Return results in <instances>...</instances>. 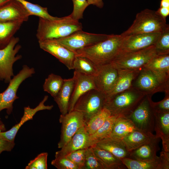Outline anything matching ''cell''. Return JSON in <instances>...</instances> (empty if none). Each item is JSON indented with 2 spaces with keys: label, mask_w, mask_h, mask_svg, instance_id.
I'll return each mask as SVG.
<instances>
[{
  "label": "cell",
  "mask_w": 169,
  "mask_h": 169,
  "mask_svg": "<svg viewBox=\"0 0 169 169\" xmlns=\"http://www.w3.org/2000/svg\"><path fill=\"white\" fill-rule=\"evenodd\" d=\"M11 0H0V7Z\"/></svg>",
  "instance_id": "48"
},
{
  "label": "cell",
  "mask_w": 169,
  "mask_h": 169,
  "mask_svg": "<svg viewBox=\"0 0 169 169\" xmlns=\"http://www.w3.org/2000/svg\"><path fill=\"white\" fill-rule=\"evenodd\" d=\"M161 33H141L124 36L119 53L138 51L155 45Z\"/></svg>",
  "instance_id": "14"
},
{
  "label": "cell",
  "mask_w": 169,
  "mask_h": 169,
  "mask_svg": "<svg viewBox=\"0 0 169 169\" xmlns=\"http://www.w3.org/2000/svg\"><path fill=\"white\" fill-rule=\"evenodd\" d=\"M110 115L109 110L104 107L100 111L92 117L84 126L88 134L91 135L94 134Z\"/></svg>",
  "instance_id": "33"
},
{
  "label": "cell",
  "mask_w": 169,
  "mask_h": 169,
  "mask_svg": "<svg viewBox=\"0 0 169 169\" xmlns=\"http://www.w3.org/2000/svg\"><path fill=\"white\" fill-rule=\"evenodd\" d=\"M20 3L25 8L29 15H35L44 19L55 20L59 17L53 16L49 13L47 8L35 4L25 0H16Z\"/></svg>",
  "instance_id": "35"
},
{
  "label": "cell",
  "mask_w": 169,
  "mask_h": 169,
  "mask_svg": "<svg viewBox=\"0 0 169 169\" xmlns=\"http://www.w3.org/2000/svg\"><path fill=\"white\" fill-rule=\"evenodd\" d=\"M116 117L115 116L110 115L95 132L89 135L92 146L100 140L110 136Z\"/></svg>",
  "instance_id": "31"
},
{
  "label": "cell",
  "mask_w": 169,
  "mask_h": 169,
  "mask_svg": "<svg viewBox=\"0 0 169 169\" xmlns=\"http://www.w3.org/2000/svg\"><path fill=\"white\" fill-rule=\"evenodd\" d=\"M163 169H169V152L162 149L159 156Z\"/></svg>",
  "instance_id": "44"
},
{
  "label": "cell",
  "mask_w": 169,
  "mask_h": 169,
  "mask_svg": "<svg viewBox=\"0 0 169 169\" xmlns=\"http://www.w3.org/2000/svg\"><path fill=\"white\" fill-rule=\"evenodd\" d=\"M124 38L121 34H110L105 40L74 53L88 58L97 66L110 63L119 54Z\"/></svg>",
  "instance_id": "1"
},
{
  "label": "cell",
  "mask_w": 169,
  "mask_h": 169,
  "mask_svg": "<svg viewBox=\"0 0 169 169\" xmlns=\"http://www.w3.org/2000/svg\"><path fill=\"white\" fill-rule=\"evenodd\" d=\"M95 145L120 159L130 158V152L127 150L122 140L109 137L100 140Z\"/></svg>",
  "instance_id": "24"
},
{
  "label": "cell",
  "mask_w": 169,
  "mask_h": 169,
  "mask_svg": "<svg viewBox=\"0 0 169 169\" xmlns=\"http://www.w3.org/2000/svg\"><path fill=\"white\" fill-rule=\"evenodd\" d=\"M92 146L90 136L84 126L77 131L64 146L56 152L55 156H66L76 150Z\"/></svg>",
  "instance_id": "20"
},
{
  "label": "cell",
  "mask_w": 169,
  "mask_h": 169,
  "mask_svg": "<svg viewBox=\"0 0 169 169\" xmlns=\"http://www.w3.org/2000/svg\"><path fill=\"white\" fill-rule=\"evenodd\" d=\"M15 145L14 142L8 141L0 137V154L3 151H11Z\"/></svg>",
  "instance_id": "43"
},
{
  "label": "cell",
  "mask_w": 169,
  "mask_h": 169,
  "mask_svg": "<svg viewBox=\"0 0 169 169\" xmlns=\"http://www.w3.org/2000/svg\"><path fill=\"white\" fill-rule=\"evenodd\" d=\"M156 54L153 45L138 51L120 53L111 63L118 70H139Z\"/></svg>",
  "instance_id": "5"
},
{
  "label": "cell",
  "mask_w": 169,
  "mask_h": 169,
  "mask_svg": "<svg viewBox=\"0 0 169 169\" xmlns=\"http://www.w3.org/2000/svg\"><path fill=\"white\" fill-rule=\"evenodd\" d=\"M64 82V79L60 76L51 73L45 79L43 86L44 90L54 98L60 90Z\"/></svg>",
  "instance_id": "34"
},
{
  "label": "cell",
  "mask_w": 169,
  "mask_h": 169,
  "mask_svg": "<svg viewBox=\"0 0 169 169\" xmlns=\"http://www.w3.org/2000/svg\"><path fill=\"white\" fill-rule=\"evenodd\" d=\"M92 147L95 156L104 169L127 168L120 159L110 152L99 147L96 145Z\"/></svg>",
  "instance_id": "25"
},
{
  "label": "cell",
  "mask_w": 169,
  "mask_h": 169,
  "mask_svg": "<svg viewBox=\"0 0 169 169\" xmlns=\"http://www.w3.org/2000/svg\"><path fill=\"white\" fill-rule=\"evenodd\" d=\"M38 42L41 49L56 57L69 70L73 69V62L75 56L73 52L59 43L55 39Z\"/></svg>",
  "instance_id": "15"
},
{
  "label": "cell",
  "mask_w": 169,
  "mask_h": 169,
  "mask_svg": "<svg viewBox=\"0 0 169 169\" xmlns=\"http://www.w3.org/2000/svg\"><path fill=\"white\" fill-rule=\"evenodd\" d=\"M155 46L157 54H169V26L161 33Z\"/></svg>",
  "instance_id": "36"
},
{
  "label": "cell",
  "mask_w": 169,
  "mask_h": 169,
  "mask_svg": "<svg viewBox=\"0 0 169 169\" xmlns=\"http://www.w3.org/2000/svg\"><path fill=\"white\" fill-rule=\"evenodd\" d=\"M72 0L73 4V9L70 15L74 19L79 21L83 18L84 12L89 5L87 0Z\"/></svg>",
  "instance_id": "40"
},
{
  "label": "cell",
  "mask_w": 169,
  "mask_h": 169,
  "mask_svg": "<svg viewBox=\"0 0 169 169\" xmlns=\"http://www.w3.org/2000/svg\"><path fill=\"white\" fill-rule=\"evenodd\" d=\"M97 66V73L93 77L95 84L97 90L106 95L115 84L118 70L112 63Z\"/></svg>",
  "instance_id": "13"
},
{
  "label": "cell",
  "mask_w": 169,
  "mask_h": 169,
  "mask_svg": "<svg viewBox=\"0 0 169 169\" xmlns=\"http://www.w3.org/2000/svg\"><path fill=\"white\" fill-rule=\"evenodd\" d=\"M84 169H104L95 156L92 146L86 149Z\"/></svg>",
  "instance_id": "37"
},
{
  "label": "cell",
  "mask_w": 169,
  "mask_h": 169,
  "mask_svg": "<svg viewBox=\"0 0 169 169\" xmlns=\"http://www.w3.org/2000/svg\"><path fill=\"white\" fill-rule=\"evenodd\" d=\"M51 164L58 169H78L77 166L66 156H55Z\"/></svg>",
  "instance_id": "41"
},
{
  "label": "cell",
  "mask_w": 169,
  "mask_h": 169,
  "mask_svg": "<svg viewBox=\"0 0 169 169\" xmlns=\"http://www.w3.org/2000/svg\"><path fill=\"white\" fill-rule=\"evenodd\" d=\"M61 124L60 139L58 143V147L61 148L64 146L81 128L85 123L82 114L73 110L65 115L61 114L59 118Z\"/></svg>",
  "instance_id": "11"
},
{
  "label": "cell",
  "mask_w": 169,
  "mask_h": 169,
  "mask_svg": "<svg viewBox=\"0 0 169 169\" xmlns=\"http://www.w3.org/2000/svg\"><path fill=\"white\" fill-rule=\"evenodd\" d=\"M19 41L18 37H14L6 47L0 49V80H4L6 83H9L14 76V63L22 57L21 55H16L21 48V45H16Z\"/></svg>",
  "instance_id": "9"
},
{
  "label": "cell",
  "mask_w": 169,
  "mask_h": 169,
  "mask_svg": "<svg viewBox=\"0 0 169 169\" xmlns=\"http://www.w3.org/2000/svg\"><path fill=\"white\" fill-rule=\"evenodd\" d=\"M143 68L150 70L162 83L169 85V54H156Z\"/></svg>",
  "instance_id": "19"
},
{
  "label": "cell",
  "mask_w": 169,
  "mask_h": 169,
  "mask_svg": "<svg viewBox=\"0 0 169 169\" xmlns=\"http://www.w3.org/2000/svg\"><path fill=\"white\" fill-rule=\"evenodd\" d=\"M48 98V96L45 95L43 100L34 108H31L29 106L24 107L23 115L19 123L8 131L3 132L0 130V137L8 141L14 142L18 131L25 122L33 120V116L38 111L43 110H50L53 108V105H44Z\"/></svg>",
  "instance_id": "17"
},
{
  "label": "cell",
  "mask_w": 169,
  "mask_h": 169,
  "mask_svg": "<svg viewBox=\"0 0 169 169\" xmlns=\"http://www.w3.org/2000/svg\"><path fill=\"white\" fill-rule=\"evenodd\" d=\"M82 23L70 15L55 20L39 18L36 36L38 41L67 37L82 30Z\"/></svg>",
  "instance_id": "2"
},
{
  "label": "cell",
  "mask_w": 169,
  "mask_h": 169,
  "mask_svg": "<svg viewBox=\"0 0 169 169\" xmlns=\"http://www.w3.org/2000/svg\"><path fill=\"white\" fill-rule=\"evenodd\" d=\"M73 77L74 83L69 101L68 112L73 110L76 102L81 95L90 90H97L93 76L87 75L74 70Z\"/></svg>",
  "instance_id": "16"
},
{
  "label": "cell",
  "mask_w": 169,
  "mask_h": 169,
  "mask_svg": "<svg viewBox=\"0 0 169 169\" xmlns=\"http://www.w3.org/2000/svg\"><path fill=\"white\" fill-rule=\"evenodd\" d=\"M23 23L21 21L0 22V49L8 44Z\"/></svg>",
  "instance_id": "28"
},
{
  "label": "cell",
  "mask_w": 169,
  "mask_h": 169,
  "mask_svg": "<svg viewBox=\"0 0 169 169\" xmlns=\"http://www.w3.org/2000/svg\"><path fill=\"white\" fill-rule=\"evenodd\" d=\"M132 86L146 95L151 96L159 92H169V85L162 83L150 70L143 68Z\"/></svg>",
  "instance_id": "12"
},
{
  "label": "cell",
  "mask_w": 169,
  "mask_h": 169,
  "mask_svg": "<svg viewBox=\"0 0 169 169\" xmlns=\"http://www.w3.org/2000/svg\"><path fill=\"white\" fill-rule=\"evenodd\" d=\"M73 78L64 79L63 85L57 96L54 98L62 115L68 113L69 100L73 89Z\"/></svg>",
  "instance_id": "26"
},
{
  "label": "cell",
  "mask_w": 169,
  "mask_h": 169,
  "mask_svg": "<svg viewBox=\"0 0 169 169\" xmlns=\"http://www.w3.org/2000/svg\"><path fill=\"white\" fill-rule=\"evenodd\" d=\"M169 25L156 11L145 9L137 13L132 24L121 34L126 36L141 33L162 32Z\"/></svg>",
  "instance_id": "4"
},
{
  "label": "cell",
  "mask_w": 169,
  "mask_h": 169,
  "mask_svg": "<svg viewBox=\"0 0 169 169\" xmlns=\"http://www.w3.org/2000/svg\"><path fill=\"white\" fill-rule=\"evenodd\" d=\"M137 130L129 118L116 117L110 137L122 140L130 133Z\"/></svg>",
  "instance_id": "29"
},
{
  "label": "cell",
  "mask_w": 169,
  "mask_h": 169,
  "mask_svg": "<svg viewBox=\"0 0 169 169\" xmlns=\"http://www.w3.org/2000/svg\"><path fill=\"white\" fill-rule=\"evenodd\" d=\"M154 111L155 135L161 140L162 149L169 152V111Z\"/></svg>",
  "instance_id": "22"
},
{
  "label": "cell",
  "mask_w": 169,
  "mask_h": 169,
  "mask_svg": "<svg viewBox=\"0 0 169 169\" xmlns=\"http://www.w3.org/2000/svg\"><path fill=\"white\" fill-rule=\"evenodd\" d=\"M2 93H0V100H1L2 96Z\"/></svg>",
  "instance_id": "50"
},
{
  "label": "cell",
  "mask_w": 169,
  "mask_h": 169,
  "mask_svg": "<svg viewBox=\"0 0 169 169\" xmlns=\"http://www.w3.org/2000/svg\"><path fill=\"white\" fill-rule=\"evenodd\" d=\"M89 5H93L101 8L104 6L103 0H87Z\"/></svg>",
  "instance_id": "46"
},
{
  "label": "cell",
  "mask_w": 169,
  "mask_h": 169,
  "mask_svg": "<svg viewBox=\"0 0 169 169\" xmlns=\"http://www.w3.org/2000/svg\"><path fill=\"white\" fill-rule=\"evenodd\" d=\"M86 149L76 150L66 156L77 166L78 169H84Z\"/></svg>",
  "instance_id": "38"
},
{
  "label": "cell",
  "mask_w": 169,
  "mask_h": 169,
  "mask_svg": "<svg viewBox=\"0 0 169 169\" xmlns=\"http://www.w3.org/2000/svg\"><path fill=\"white\" fill-rule=\"evenodd\" d=\"M159 141L160 138L155 136L148 142L130 152L129 158L147 161L159 159L160 157L157 156L156 153L160 149Z\"/></svg>",
  "instance_id": "21"
},
{
  "label": "cell",
  "mask_w": 169,
  "mask_h": 169,
  "mask_svg": "<svg viewBox=\"0 0 169 169\" xmlns=\"http://www.w3.org/2000/svg\"><path fill=\"white\" fill-rule=\"evenodd\" d=\"M141 69L118 70L117 79L111 90L105 95V99L111 98L131 88L132 86L133 80L136 78Z\"/></svg>",
  "instance_id": "23"
},
{
  "label": "cell",
  "mask_w": 169,
  "mask_h": 169,
  "mask_svg": "<svg viewBox=\"0 0 169 169\" xmlns=\"http://www.w3.org/2000/svg\"><path fill=\"white\" fill-rule=\"evenodd\" d=\"M146 95L132 86L115 96L105 99L104 107L111 115L128 118Z\"/></svg>",
  "instance_id": "3"
},
{
  "label": "cell",
  "mask_w": 169,
  "mask_h": 169,
  "mask_svg": "<svg viewBox=\"0 0 169 169\" xmlns=\"http://www.w3.org/2000/svg\"><path fill=\"white\" fill-rule=\"evenodd\" d=\"M105 95L96 89L90 90L78 99L73 110L81 113L86 124L104 107Z\"/></svg>",
  "instance_id": "7"
},
{
  "label": "cell",
  "mask_w": 169,
  "mask_h": 169,
  "mask_svg": "<svg viewBox=\"0 0 169 169\" xmlns=\"http://www.w3.org/2000/svg\"><path fill=\"white\" fill-rule=\"evenodd\" d=\"M110 34H95L78 31L65 37L55 39L59 43L74 53L93 45L108 38Z\"/></svg>",
  "instance_id": "8"
},
{
  "label": "cell",
  "mask_w": 169,
  "mask_h": 169,
  "mask_svg": "<svg viewBox=\"0 0 169 169\" xmlns=\"http://www.w3.org/2000/svg\"><path fill=\"white\" fill-rule=\"evenodd\" d=\"M160 7L169 8V0H161Z\"/></svg>",
  "instance_id": "47"
},
{
  "label": "cell",
  "mask_w": 169,
  "mask_h": 169,
  "mask_svg": "<svg viewBox=\"0 0 169 169\" xmlns=\"http://www.w3.org/2000/svg\"><path fill=\"white\" fill-rule=\"evenodd\" d=\"M73 69L81 73L94 76L97 70V66L88 58L75 55L73 62Z\"/></svg>",
  "instance_id": "30"
},
{
  "label": "cell",
  "mask_w": 169,
  "mask_h": 169,
  "mask_svg": "<svg viewBox=\"0 0 169 169\" xmlns=\"http://www.w3.org/2000/svg\"><path fill=\"white\" fill-rule=\"evenodd\" d=\"M151 97L146 95L128 118L137 130L153 133L154 131L155 115Z\"/></svg>",
  "instance_id": "6"
},
{
  "label": "cell",
  "mask_w": 169,
  "mask_h": 169,
  "mask_svg": "<svg viewBox=\"0 0 169 169\" xmlns=\"http://www.w3.org/2000/svg\"><path fill=\"white\" fill-rule=\"evenodd\" d=\"M152 133H147L136 130L122 139L129 152L138 148L155 136Z\"/></svg>",
  "instance_id": "27"
},
{
  "label": "cell",
  "mask_w": 169,
  "mask_h": 169,
  "mask_svg": "<svg viewBox=\"0 0 169 169\" xmlns=\"http://www.w3.org/2000/svg\"><path fill=\"white\" fill-rule=\"evenodd\" d=\"M157 13L164 19L169 15V8L160 7L156 11Z\"/></svg>",
  "instance_id": "45"
},
{
  "label": "cell",
  "mask_w": 169,
  "mask_h": 169,
  "mask_svg": "<svg viewBox=\"0 0 169 169\" xmlns=\"http://www.w3.org/2000/svg\"><path fill=\"white\" fill-rule=\"evenodd\" d=\"M48 156L47 152H43L39 154L34 159L30 161L25 169H47Z\"/></svg>",
  "instance_id": "39"
},
{
  "label": "cell",
  "mask_w": 169,
  "mask_h": 169,
  "mask_svg": "<svg viewBox=\"0 0 169 169\" xmlns=\"http://www.w3.org/2000/svg\"><path fill=\"white\" fill-rule=\"evenodd\" d=\"M33 68H30L24 65L22 69L9 82L6 89L2 93L0 100V112L3 109H7L8 115L12 112L13 103L19 98L16 95L18 89L22 82L27 78L31 77L35 73Z\"/></svg>",
  "instance_id": "10"
},
{
  "label": "cell",
  "mask_w": 169,
  "mask_h": 169,
  "mask_svg": "<svg viewBox=\"0 0 169 169\" xmlns=\"http://www.w3.org/2000/svg\"><path fill=\"white\" fill-rule=\"evenodd\" d=\"M30 16L23 6L16 0H11L0 7V22H26Z\"/></svg>",
  "instance_id": "18"
},
{
  "label": "cell",
  "mask_w": 169,
  "mask_h": 169,
  "mask_svg": "<svg viewBox=\"0 0 169 169\" xmlns=\"http://www.w3.org/2000/svg\"><path fill=\"white\" fill-rule=\"evenodd\" d=\"M5 130L4 125L2 122L0 120V130L1 131H5Z\"/></svg>",
  "instance_id": "49"
},
{
  "label": "cell",
  "mask_w": 169,
  "mask_h": 169,
  "mask_svg": "<svg viewBox=\"0 0 169 169\" xmlns=\"http://www.w3.org/2000/svg\"><path fill=\"white\" fill-rule=\"evenodd\" d=\"M128 169H163L161 160L147 161L133 159L129 158L120 159Z\"/></svg>",
  "instance_id": "32"
},
{
  "label": "cell",
  "mask_w": 169,
  "mask_h": 169,
  "mask_svg": "<svg viewBox=\"0 0 169 169\" xmlns=\"http://www.w3.org/2000/svg\"><path fill=\"white\" fill-rule=\"evenodd\" d=\"M166 95L161 101L152 104L154 111L157 112L169 111V92L165 93Z\"/></svg>",
  "instance_id": "42"
}]
</instances>
